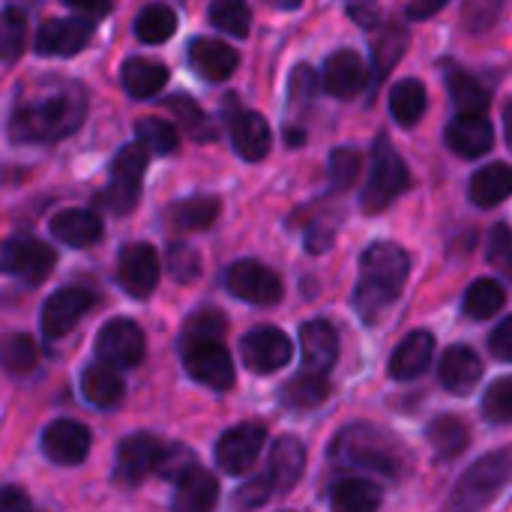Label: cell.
I'll return each instance as SVG.
<instances>
[{
    "instance_id": "6da1fadb",
    "label": "cell",
    "mask_w": 512,
    "mask_h": 512,
    "mask_svg": "<svg viewBox=\"0 0 512 512\" xmlns=\"http://www.w3.org/2000/svg\"><path fill=\"white\" fill-rule=\"evenodd\" d=\"M87 117V90L72 78H36L9 114V138L15 144H54L69 138Z\"/></svg>"
},
{
    "instance_id": "7a4b0ae2",
    "label": "cell",
    "mask_w": 512,
    "mask_h": 512,
    "mask_svg": "<svg viewBox=\"0 0 512 512\" xmlns=\"http://www.w3.org/2000/svg\"><path fill=\"white\" fill-rule=\"evenodd\" d=\"M408 252L396 243H375L360 258V282L354 291V309L363 324H378L381 315L399 300L408 279Z\"/></svg>"
},
{
    "instance_id": "3957f363",
    "label": "cell",
    "mask_w": 512,
    "mask_h": 512,
    "mask_svg": "<svg viewBox=\"0 0 512 512\" xmlns=\"http://www.w3.org/2000/svg\"><path fill=\"white\" fill-rule=\"evenodd\" d=\"M330 459L342 468H369L384 477L405 474L402 444L393 435H387L384 429L369 426V423L345 426L330 447Z\"/></svg>"
},
{
    "instance_id": "277c9868",
    "label": "cell",
    "mask_w": 512,
    "mask_h": 512,
    "mask_svg": "<svg viewBox=\"0 0 512 512\" xmlns=\"http://www.w3.org/2000/svg\"><path fill=\"white\" fill-rule=\"evenodd\" d=\"M411 186V174L405 159L399 156V150L390 144L387 135L375 138L372 147V165H369V180L363 189V210L366 213H381L387 210L405 189Z\"/></svg>"
},
{
    "instance_id": "5b68a950",
    "label": "cell",
    "mask_w": 512,
    "mask_h": 512,
    "mask_svg": "<svg viewBox=\"0 0 512 512\" xmlns=\"http://www.w3.org/2000/svg\"><path fill=\"white\" fill-rule=\"evenodd\" d=\"M180 357H183V369L192 381H198L216 393H225L234 387V360H231L228 348L222 345V339L183 333Z\"/></svg>"
},
{
    "instance_id": "8992f818",
    "label": "cell",
    "mask_w": 512,
    "mask_h": 512,
    "mask_svg": "<svg viewBox=\"0 0 512 512\" xmlns=\"http://www.w3.org/2000/svg\"><path fill=\"white\" fill-rule=\"evenodd\" d=\"M512 474V459L510 453H492V456H483L477 465H471L462 480L456 483V492L450 498V507L453 510H483L489 507L501 489L507 486Z\"/></svg>"
},
{
    "instance_id": "52a82bcc",
    "label": "cell",
    "mask_w": 512,
    "mask_h": 512,
    "mask_svg": "<svg viewBox=\"0 0 512 512\" xmlns=\"http://www.w3.org/2000/svg\"><path fill=\"white\" fill-rule=\"evenodd\" d=\"M147 147L141 141L135 144H126L114 162H111V183L108 189L102 192V204L114 213H132L138 198H141V177H144V168H147Z\"/></svg>"
},
{
    "instance_id": "ba28073f",
    "label": "cell",
    "mask_w": 512,
    "mask_h": 512,
    "mask_svg": "<svg viewBox=\"0 0 512 512\" xmlns=\"http://www.w3.org/2000/svg\"><path fill=\"white\" fill-rule=\"evenodd\" d=\"M57 264V255L48 243L36 240V237H9L3 246H0V273L3 276H12V279H21L24 285L36 288L42 285L51 270Z\"/></svg>"
},
{
    "instance_id": "9c48e42d",
    "label": "cell",
    "mask_w": 512,
    "mask_h": 512,
    "mask_svg": "<svg viewBox=\"0 0 512 512\" xmlns=\"http://www.w3.org/2000/svg\"><path fill=\"white\" fill-rule=\"evenodd\" d=\"M96 354L102 363H108L120 372L135 369L147 354L144 330L129 318H111L102 324V330L96 336Z\"/></svg>"
},
{
    "instance_id": "30bf717a",
    "label": "cell",
    "mask_w": 512,
    "mask_h": 512,
    "mask_svg": "<svg viewBox=\"0 0 512 512\" xmlns=\"http://www.w3.org/2000/svg\"><path fill=\"white\" fill-rule=\"evenodd\" d=\"M225 288L252 306H276L282 300V279L261 261H237L225 273Z\"/></svg>"
},
{
    "instance_id": "8fae6325",
    "label": "cell",
    "mask_w": 512,
    "mask_h": 512,
    "mask_svg": "<svg viewBox=\"0 0 512 512\" xmlns=\"http://www.w3.org/2000/svg\"><path fill=\"white\" fill-rule=\"evenodd\" d=\"M162 453H165V447L147 432L123 438L117 447V456H114V480L126 489L144 483L150 474H156Z\"/></svg>"
},
{
    "instance_id": "7c38bea8",
    "label": "cell",
    "mask_w": 512,
    "mask_h": 512,
    "mask_svg": "<svg viewBox=\"0 0 512 512\" xmlns=\"http://www.w3.org/2000/svg\"><path fill=\"white\" fill-rule=\"evenodd\" d=\"M162 276V264L159 255L150 243H129L120 258H117V282L120 288L135 297V300H147Z\"/></svg>"
},
{
    "instance_id": "4fadbf2b",
    "label": "cell",
    "mask_w": 512,
    "mask_h": 512,
    "mask_svg": "<svg viewBox=\"0 0 512 512\" xmlns=\"http://www.w3.org/2000/svg\"><path fill=\"white\" fill-rule=\"evenodd\" d=\"M90 306H93V294H90L87 288L72 285V288L54 291V294L45 300L42 312H39V330H42V336H45L48 342L63 339V336H66L69 330H75V324L90 312Z\"/></svg>"
},
{
    "instance_id": "5bb4252c",
    "label": "cell",
    "mask_w": 512,
    "mask_h": 512,
    "mask_svg": "<svg viewBox=\"0 0 512 512\" xmlns=\"http://www.w3.org/2000/svg\"><path fill=\"white\" fill-rule=\"evenodd\" d=\"M267 441V429L261 423H240L234 429H228L219 444H216V465L231 474V477H240V474H249L255 459L261 456V447Z\"/></svg>"
},
{
    "instance_id": "9a60e30c",
    "label": "cell",
    "mask_w": 512,
    "mask_h": 512,
    "mask_svg": "<svg viewBox=\"0 0 512 512\" xmlns=\"http://www.w3.org/2000/svg\"><path fill=\"white\" fill-rule=\"evenodd\" d=\"M240 354H243V363L258 372V375H270V372H279L291 363L294 357V345L291 339L276 330V327H255L243 336L240 342Z\"/></svg>"
},
{
    "instance_id": "2e32d148",
    "label": "cell",
    "mask_w": 512,
    "mask_h": 512,
    "mask_svg": "<svg viewBox=\"0 0 512 512\" xmlns=\"http://www.w3.org/2000/svg\"><path fill=\"white\" fill-rule=\"evenodd\" d=\"M93 39V18H48L36 30V54L42 57H72L84 51Z\"/></svg>"
},
{
    "instance_id": "e0dca14e",
    "label": "cell",
    "mask_w": 512,
    "mask_h": 512,
    "mask_svg": "<svg viewBox=\"0 0 512 512\" xmlns=\"http://www.w3.org/2000/svg\"><path fill=\"white\" fill-rule=\"evenodd\" d=\"M90 429L75 420H54L42 432V453L54 465H81L90 453Z\"/></svg>"
},
{
    "instance_id": "ac0fdd59",
    "label": "cell",
    "mask_w": 512,
    "mask_h": 512,
    "mask_svg": "<svg viewBox=\"0 0 512 512\" xmlns=\"http://www.w3.org/2000/svg\"><path fill=\"white\" fill-rule=\"evenodd\" d=\"M321 87L324 93L336 96V99H351L366 87V66L363 57L357 51H336L327 57L324 69H321Z\"/></svg>"
},
{
    "instance_id": "d6986e66",
    "label": "cell",
    "mask_w": 512,
    "mask_h": 512,
    "mask_svg": "<svg viewBox=\"0 0 512 512\" xmlns=\"http://www.w3.org/2000/svg\"><path fill=\"white\" fill-rule=\"evenodd\" d=\"M444 141L447 147L456 153V156H465V159H477L483 153L492 150L495 144V129L492 123L486 120V114H459L447 132H444Z\"/></svg>"
},
{
    "instance_id": "ffe728a7",
    "label": "cell",
    "mask_w": 512,
    "mask_h": 512,
    "mask_svg": "<svg viewBox=\"0 0 512 512\" xmlns=\"http://www.w3.org/2000/svg\"><path fill=\"white\" fill-rule=\"evenodd\" d=\"M237 51L231 45H225L222 39H192L189 45V66L210 84H219V81H228L234 72H237Z\"/></svg>"
},
{
    "instance_id": "44dd1931",
    "label": "cell",
    "mask_w": 512,
    "mask_h": 512,
    "mask_svg": "<svg viewBox=\"0 0 512 512\" xmlns=\"http://www.w3.org/2000/svg\"><path fill=\"white\" fill-rule=\"evenodd\" d=\"M300 351H303V366L312 372H330L336 357H339V333L330 321L312 318L300 327Z\"/></svg>"
},
{
    "instance_id": "7402d4cb",
    "label": "cell",
    "mask_w": 512,
    "mask_h": 512,
    "mask_svg": "<svg viewBox=\"0 0 512 512\" xmlns=\"http://www.w3.org/2000/svg\"><path fill=\"white\" fill-rule=\"evenodd\" d=\"M438 378H441V384H444L447 393H453V396H468V393L480 384V378H483V360L477 357L474 348H468V345H453V348H447L444 357H441Z\"/></svg>"
},
{
    "instance_id": "603a6c76",
    "label": "cell",
    "mask_w": 512,
    "mask_h": 512,
    "mask_svg": "<svg viewBox=\"0 0 512 512\" xmlns=\"http://www.w3.org/2000/svg\"><path fill=\"white\" fill-rule=\"evenodd\" d=\"M303 468H306V447L294 435H282L279 441H273L267 477L276 495H288L300 483Z\"/></svg>"
},
{
    "instance_id": "cb8c5ba5",
    "label": "cell",
    "mask_w": 512,
    "mask_h": 512,
    "mask_svg": "<svg viewBox=\"0 0 512 512\" xmlns=\"http://www.w3.org/2000/svg\"><path fill=\"white\" fill-rule=\"evenodd\" d=\"M270 123L258 111H234L231 114V144L240 159L261 162L270 153Z\"/></svg>"
},
{
    "instance_id": "d4e9b609",
    "label": "cell",
    "mask_w": 512,
    "mask_h": 512,
    "mask_svg": "<svg viewBox=\"0 0 512 512\" xmlns=\"http://www.w3.org/2000/svg\"><path fill=\"white\" fill-rule=\"evenodd\" d=\"M432 354H435V336L429 330L408 333L390 357V378H396V381L420 378L429 369Z\"/></svg>"
},
{
    "instance_id": "484cf974",
    "label": "cell",
    "mask_w": 512,
    "mask_h": 512,
    "mask_svg": "<svg viewBox=\"0 0 512 512\" xmlns=\"http://www.w3.org/2000/svg\"><path fill=\"white\" fill-rule=\"evenodd\" d=\"M81 393L84 399L99 408V411H114L123 405V393H126V384L120 378V369L108 366V363H93L84 369L81 375Z\"/></svg>"
},
{
    "instance_id": "4316f807",
    "label": "cell",
    "mask_w": 512,
    "mask_h": 512,
    "mask_svg": "<svg viewBox=\"0 0 512 512\" xmlns=\"http://www.w3.org/2000/svg\"><path fill=\"white\" fill-rule=\"evenodd\" d=\"M219 501V483L210 471L192 465L174 489V510L180 512H207Z\"/></svg>"
},
{
    "instance_id": "83f0119b",
    "label": "cell",
    "mask_w": 512,
    "mask_h": 512,
    "mask_svg": "<svg viewBox=\"0 0 512 512\" xmlns=\"http://www.w3.org/2000/svg\"><path fill=\"white\" fill-rule=\"evenodd\" d=\"M51 234H54V240H60L69 249H84L102 237V222L96 213L72 207V210H60L51 219Z\"/></svg>"
},
{
    "instance_id": "f1b7e54d",
    "label": "cell",
    "mask_w": 512,
    "mask_h": 512,
    "mask_svg": "<svg viewBox=\"0 0 512 512\" xmlns=\"http://www.w3.org/2000/svg\"><path fill=\"white\" fill-rule=\"evenodd\" d=\"M120 81L129 96L150 99V96L162 93V87L168 84V66L147 60V57H129L120 66Z\"/></svg>"
},
{
    "instance_id": "f546056e",
    "label": "cell",
    "mask_w": 512,
    "mask_h": 512,
    "mask_svg": "<svg viewBox=\"0 0 512 512\" xmlns=\"http://www.w3.org/2000/svg\"><path fill=\"white\" fill-rule=\"evenodd\" d=\"M468 195L483 210L498 207L501 201H507L512 195V165H507V162H492V165L480 168L471 177Z\"/></svg>"
},
{
    "instance_id": "4dcf8cb0",
    "label": "cell",
    "mask_w": 512,
    "mask_h": 512,
    "mask_svg": "<svg viewBox=\"0 0 512 512\" xmlns=\"http://www.w3.org/2000/svg\"><path fill=\"white\" fill-rule=\"evenodd\" d=\"M426 438H429V444H432V453H435L441 462L459 459V456L468 450V444H471V432H468V426H465L456 414H441V417H435V420L429 423V429H426Z\"/></svg>"
},
{
    "instance_id": "1f68e13d",
    "label": "cell",
    "mask_w": 512,
    "mask_h": 512,
    "mask_svg": "<svg viewBox=\"0 0 512 512\" xmlns=\"http://www.w3.org/2000/svg\"><path fill=\"white\" fill-rule=\"evenodd\" d=\"M327 399H330V381L324 372L306 369L303 375L291 378L282 387V405L291 411H312V408L324 405Z\"/></svg>"
},
{
    "instance_id": "d6a6232c",
    "label": "cell",
    "mask_w": 512,
    "mask_h": 512,
    "mask_svg": "<svg viewBox=\"0 0 512 512\" xmlns=\"http://www.w3.org/2000/svg\"><path fill=\"white\" fill-rule=\"evenodd\" d=\"M426 105H429V96H426V87L423 81L417 78H402L393 84L390 90V114L399 126H417L426 114Z\"/></svg>"
},
{
    "instance_id": "836d02e7",
    "label": "cell",
    "mask_w": 512,
    "mask_h": 512,
    "mask_svg": "<svg viewBox=\"0 0 512 512\" xmlns=\"http://www.w3.org/2000/svg\"><path fill=\"white\" fill-rule=\"evenodd\" d=\"M381 501V489L369 480H342L330 489V507L339 512H372Z\"/></svg>"
},
{
    "instance_id": "e575fe53",
    "label": "cell",
    "mask_w": 512,
    "mask_h": 512,
    "mask_svg": "<svg viewBox=\"0 0 512 512\" xmlns=\"http://www.w3.org/2000/svg\"><path fill=\"white\" fill-rule=\"evenodd\" d=\"M132 30L144 45H162L177 30V12L168 3H150L138 12Z\"/></svg>"
},
{
    "instance_id": "d590c367",
    "label": "cell",
    "mask_w": 512,
    "mask_h": 512,
    "mask_svg": "<svg viewBox=\"0 0 512 512\" xmlns=\"http://www.w3.org/2000/svg\"><path fill=\"white\" fill-rule=\"evenodd\" d=\"M216 216H219V201L213 195L183 198L168 210V219L177 231H204L216 222Z\"/></svg>"
},
{
    "instance_id": "8d00e7d4",
    "label": "cell",
    "mask_w": 512,
    "mask_h": 512,
    "mask_svg": "<svg viewBox=\"0 0 512 512\" xmlns=\"http://www.w3.org/2000/svg\"><path fill=\"white\" fill-rule=\"evenodd\" d=\"M447 87L453 102L465 111V114H486L489 108V90L465 69L459 66H447Z\"/></svg>"
},
{
    "instance_id": "74e56055",
    "label": "cell",
    "mask_w": 512,
    "mask_h": 512,
    "mask_svg": "<svg viewBox=\"0 0 512 512\" xmlns=\"http://www.w3.org/2000/svg\"><path fill=\"white\" fill-rule=\"evenodd\" d=\"M504 303H507V291H504L501 282H495V279H477V282L465 291L462 309H465L468 318L486 321V318L498 315V312L504 309Z\"/></svg>"
},
{
    "instance_id": "f35d334b",
    "label": "cell",
    "mask_w": 512,
    "mask_h": 512,
    "mask_svg": "<svg viewBox=\"0 0 512 512\" xmlns=\"http://www.w3.org/2000/svg\"><path fill=\"white\" fill-rule=\"evenodd\" d=\"M135 135L138 141L147 147L150 156H171L180 147V132L177 126H171L162 117H141L135 123Z\"/></svg>"
},
{
    "instance_id": "ab89813d",
    "label": "cell",
    "mask_w": 512,
    "mask_h": 512,
    "mask_svg": "<svg viewBox=\"0 0 512 512\" xmlns=\"http://www.w3.org/2000/svg\"><path fill=\"white\" fill-rule=\"evenodd\" d=\"M39 351L36 342L24 333H9L0 339V366L9 375H30L36 369Z\"/></svg>"
},
{
    "instance_id": "60d3db41",
    "label": "cell",
    "mask_w": 512,
    "mask_h": 512,
    "mask_svg": "<svg viewBox=\"0 0 512 512\" xmlns=\"http://www.w3.org/2000/svg\"><path fill=\"white\" fill-rule=\"evenodd\" d=\"M165 105H168V108H171V114L177 117L180 129H183V132H189V138H195V141H213V138H216V129L210 126L207 114L201 111V105H198L195 99H189V96L177 93V96H168V102H165Z\"/></svg>"
},
{
    "instance_id": "b9f144b4",
    "label": "cell",
    "mask_w": 512,
    "mask_h": 512,
    "mask_svg": "<svg viewBox=\"0 0 512 512\" xmlns=\"http://www.w3.org/2000/svg\"><path fill=\"white\" fill-rule=\"evenodd\" d=\"M405 45H408V33H405L402 27H390V30L375 42V48H372V63H375L372 84H375V87H378V84L390 75V69L399 63Z\"/></svg>"
},
{
    "instance_id": "7bdbcfd3",
    "label": "cell",
    "mask_w": 512,
    "mask_h": 512,
    "mask_svg": "<svg viewBox=\"0 0 512 512\" xmlns=\"http://www.w3.org/2000/svg\"><path fill=\"white\" fill-rule=\"evenodd\" d=\"M210 21L222 33L231 36H246L252 27V12L246 0H213L210 3Z\"/></svg>"
},
{
    "instance_id": "ee69618b",
    "label": "cell",
    "mask_w": 512,
    "mask_h": 512,
    "mask_svg": "<svg viewBox=\"0 0 512 512\" xmlns=\"http://www.w3.org/2000/svg\"><path fill=\"white\" fill-rule=\"evenodd\" d=\"M27 39V15L18 6H9L0 12V60L12 63Z\"/></svg>"
},
{
    "instance_id": "f6af8a7d",
    "label": "cell",
    "mask_w": 512,
    "mask_h": 512,
    "mask_svg": "<svg viewBox=\"0 0 512 512\" xmlns=\"http://www.w3.org/2000/svg\"><path fill=\"white\" fill-rule=\"evenodd\" d=\"M483 414L489 423H498V426L512 423V375L489 384V390L483 396Z\"/></svg>"
},
{
    "instance_id": "bcb514c9",
    "label": "cell",
    "mask_w": 512,
    "mask_h": 512,
    "mask_svg": "<svg viewBox=\"0 0 512 512\" xmlns=\"http://www.w3.org/2000/svg\"><path fill=\"white\" fill-rule=\"evenodd\" d=\"M165 267L171 273V279L177 282H195L201 276V258L192 246L186 243H171L165 252Z\"/></svg>"
},
{
    "instance_id": "7dc6e473",
    "label": "cell",
    "mask_w": 512,
    "mask_h": 512,
    "mask_svg": "<svg viewBox=\"0 0 512 512\" xmlns=\"http://www.w3.org/2000/svg\"><path fill=\"white\" fill-rule=\"evenodd\" d=\"M318 87H321V78L315 75V69L306 66V63L297 66V69L291 72V84H288V102H291V108L306 111V108L312 105Z\"/></svg>"
},
{
    "instance_id": "c3c4849f",
    "label": "cell",
    "mask_w": 512,
    "mask_h": 512,
    "mask_svg": "<svg viewBox=\"0 0 512 512\" xmlns=\"http://www.w3.org/2000/svg\"><path fill=\"white\" fill-rule=\"evenodd\" d=\"M360 177V153L354 147H336L330 153V180L333 189H348Z\"/></svg>"
},
{
    "instance_id": "681fc988",
    "label": "cell",
    "mask_w": 512,
    "mask_h": 512,
    "mask_svg": "<svg viewBox=\"0 0 512 512\" xmlns=\"http://www.w3.org/2000/svg\"><path fill=\"white\" fill-rule=\"evenodd\" d=\"M489 264L498 273L512 276V228L507 222H498L489 231Z\"/></svg>"
},
{
    "instance_id": "f907efd6",
    "label": "cell",
    "mask_w": 512,
    "mask_h": 512,
    "mask_svg": "<svg viewBox=\"0 0 512 512\" xmlns=\"http://www.w3.org/2000/svg\"><path fill=\"white\" fill-rule=\"evenodd\" d=\"M195 465V453L189 450V447H183V444H171V447H165V453H162V459H159V468H156V474L159 477H165V480H180L189 468Z\"/></svg>"
},
{
    "instance_id": "816d5d0a",
    "label": "cell",
    "mask_w": 512,
    "mask_h": 512,
    "mask_svg": "<svg viewBox=\"0 0 512 512\" xmlns=\"http://www.w3.org/2000/svg\"><path fill=\"white\" fill-rule=\"evenodd\" d=\"M273 495V483H270V477L264 474V477H255V480H249L246 486H240L237 492H234V507H240V510H255V507H261V504H267V498Z\"/></svg>"
},
{
    "instance_id": "f5cc1de1",
    "label": "cell",
    "mask_w": 512,
    "mask_h": 512,
    "mask_svg": "<svg viewBox=\"0 0 512 512\" xmlns=\"http://www.w3.org/2000/svg\"><path fill=\"white\" fill-rule=\"evenodd\" d=\"M225 330H228V321H225V315H222L219 309H201V312H195V315L189 318V324H186V330H183V333H195V336H216V339H222V336H225Z\"/></svg>"
},
{
    "instance_id": "db71d44e",
    "label": "cell",
    "mask_w": 512,
    "mask_h": 512,
    "mask_svg": "<svg viewBox=\"0 0 512 512\" xmlns=\"http://www.w3.org/2000/svg\"><path fill=\"white\" fill-rule=\"evenodd\" d=\"M504 0H465V24L471 30H486L495 24L498 18V9H501Z\"/></svg>"
},
{
    "instance_id": "11a10c76",
    "label": "cell",
    "mask_w": 512,
    "mask_h": 512,
    "mask_svg": "<svg viewBox=\"0 0 512 512\" xmlns=\"http://www.w3.org/2000/svg\"><path fill=\"white\" fill-rule=\"evenodd\" d=\"M489 351H492L498 360L512 363V315L510 318H504V321L492 330V336H489Z\"/></svg>"
},
{
    "instance_id": "9f6ffc18",
    "label": "cell",
    "mask_w": 512,
    "mask_h": 512,
    "mask_svg": "<svg viewBox=\"0 0 512 512\" xmlns=\"http://www.w3.org/2000/svg\"><path fill=\"white\" fill-rule=\"evenodd\" d=\"M348 15H351V21H357V24L366 27V30L378 27V21H381V9H378L375 0H354V3L348 6Z\"/></svg>"
},
{
    "instance_id": "6f0895ef",
    "label": "cell",
    "mask_w": 512,
    "mask_h": 512,
    "mask_svg": "<svg viewBox=\"0 0 512 512\" xmlns=\"http://www.w3.org/2000/svg\"><path fill=\"white\" fill-rule=\"evenodd\" d=\"M18 510H30V498L24 489L18 486H3L0 489V512H18Z\"/></svg>"
},
{
    "instance_id": "680465c9",
    "label": "cell",
    "mask_w": 512,
    "mask_h": 512,
    "mask_svg": "<svg viewBox=\"0 0 512 512\" xmlns=\"http://www.w3.org/2000/svg\"><path fill=\"white\" fill-rule=\"evenodd\" d=\"M66 6H72V9H78L81 15H87V18H105L108 15V9H111V0H63Z\"/></svg>"
},
{
    "instance_id": "91938a15",
    "label": "cell",
    "mask_w": 512,
    "mask_h": 512,
    "mask_svg": "<svg viewBox=\"0 0 512 512\" xmlns=\"http://www.w3.org/2000/svg\"><path fill=\"white\" fill-rule=\"evenodd\" d=\"M447 3H450V0H411V3H408V15L417 18V21H423V18H432L435 12H441Z\"/></svg>"
},
{
    "instance_id": "94428289",
    "label": "cell",
    "mask_w": 512,
    "mask_h": 512,
    "mask_svg": "<svg viewBox=\"0 0 512 512\" xmlns=\"http://www.w3.org/2000/svg\"><path fill=\"white\" fill-rule=\"evenodd\" d=\"M270 6H276V9H282V12H291V9H297L303 0H267Z\"/></svg>"
},
{
    "instance_id": "6125c7cd",
    "label": "cell",
    "mask_w": 512,
    "mask_h": 512,
    "mask_svg": "<svg viewBox=\"0 0 512 512\" xmlns=\"http://www.w3.org/2000/svg\"><path fill=\"white\" fill-rule=\"evenodd\" d=\"M504 129H507V141L512 144V99L504 105Z\"/></svg>"
}]
</instances>
